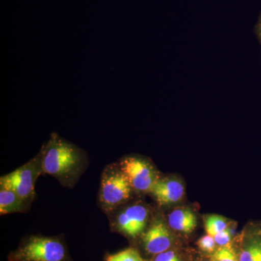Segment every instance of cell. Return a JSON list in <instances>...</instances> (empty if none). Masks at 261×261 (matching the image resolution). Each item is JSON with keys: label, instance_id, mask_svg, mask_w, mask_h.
Instances as JSON below:
<instances>
[{"label": "cell", "instance_id": "1", "mask_svg": "<svg viewBox=\"0 0 261 261\" xmlns=\"http://www.w3.org/2000/svg\"><path fill=\"white\" fill-rule=\"evenodd\" d=\"M42 172L56 178L63 186H75L87 166L83 149L53 132L42 146Z\"/></svg>", "mask_w": 261, "mask_h": 261}, {"label": "cell", "instance_id": "2", "mask_svg": "<svg viewBox=\"0 0 261 261\" xmlns=\"http://www.w3.org/2000/svg\"><path fill=\"white\" fill-rule=\"evenodd\" d=\"M134 192L118 163L108 165L105 168L98 195L99 205L105 213L111 214L128 203Z\"/></svg>", "mask_w": 261, "mask_h": 261}, {"label": "cell", "instance_id": "3", "mask_svg": "<svg viewBox=\"0 0 261 261\" xmlns=\"http://www.w3.org/2000/svg\"><path fill=\"white\" fill-rule=\"evenodd\" d=\"M42 173V155L39 152L34 159L13 172L2 176L0 188L15 192L25 202L32 205L35 198L36 181Z\"/></svg>", "mask_w": 261, "mask_h": 261}, {"label": "cell", "instance_id": "4", "mask_svg": "<svg viewBox=\"0 0 261 261\" xmlns=\"http://www.w3.org/2000/svg\"><path fill=\"white\" fill-rule=\"evenodd\" d=\"M13 257L14 261H64L67 253L59 239L33 236L20 245Z\"/></svg>", "mask_w": 261, "mask_h": 261}, {"label": "cell", "instance_id": "5", "mask_svg": "<svg viewBox=\"0 0 261 261\" xmlns=\"http://www.w3.org/2000/svg\"><path fill=\"white\" fill-rule=\"evenodd\" d=\"M125 205L109 215L111 216V227L129 238L142 236L147 228L150 217L148 207L141 202Z\"/></svg>", "mask_w": 261, "mask_h": 261}, {"label": "cell", "instance_id": "6", "mask_svg": "<svg viewBox=\"0 0 261 261\" xmlns=\"http://www.w3.org/2000/svg\"><path fill=\"white\" fill-rule=\"evenodd\" d=\"M118 164L134 191L138 193H149L160 178L154 166L142 157L126 156Z\"/></svg>", "mask_w": 261, "mask_h": 261}, {"label": "cell", "instance_id": "7", "mask_svg": "<svg viewBox=\"0 0 261 261\" xmlns=\"http://www.w3.org/2000/svg\"><path fill=\"white\" fill-rule=\"evenodd\" d=\"M141 237L144 249L150 255L167 251L173 245L172 234L161 218L154 219Z\"/></svg>", "mask_w": 261, "mask_h": 261}, {"label": "cell", "instance_id": "8", "mask_svg": "<svg viewBox=\"0 0 261 261\" xmlns=\"http://www.w3.org/2000/svg\"><path fill=\"white\" fill-rule=\"evenodd\" d=\"M149 194L159 205L168 206L179 202L185 195V187L174 178H160Z\"/></svg>", "mask_w": 261, "mask_h": 261}, {"label": "cell", "instance_id": "9", "mask_svg": "<svg viewBox=\"0 0 261 261\" xmlns=\"http://www.w3.org/2000/svg\"><path fill=\"white\" fill-rule=\"evenodd\" d=\"M197 224L195 213L187 207L176 209L168 215V226L174 231L190 233L194 231Z\"/></svg>", "mask_w": 261, "mask_h": 261}, {"label": "cell", "instance_id": "10", "mask_svg": "<svg viewBox=\"0 0 261 261\" xmlns=\"http://www.w3.org/2000/svg\"><path fill=\"white\" fill-rule=\"evenodd\" d=\"M30 204L23 200L15 192L0 188V214L25 213L30 208Z\"/></svg>", "mask_w": 261, "mask_h": 261}, {"label": "cell", "instance_id": "11", "mask_svg": "<svg viewBox=\"0 0 261 261\" xmlns=\"http://www.w3.org/2000/svg\"><path fill=\"white\" fill-rule=\"evenodd\" d=\"M239 256L240 261H261V227L248 233Z\"/></svg>", "mask_w": 261, "mask_h": 261}, {"label": "cell", "instance_id": "12", "mask_svg": "<svg viewBox=\"0 0 261 261\" xmlns=\"http://www.w3.org/2000/svg\"><path fill=\"white\" fill-rule=\"evenodd\" d=\"M205 226L207 234L214 238L217 233L227 229V223L221 216L211 215L205 217Z\"/></svg>", "mask_w": 261, "mask_h": 261}, {"label": "cell", "instance_id": "13", "mask_svg": "<svg viewBox=\"0 0 261 261\" xmlns=\"http://www.w3.org/2000/svg\"><path fill=\"white\" fill-rule=\"evenodd\" d=\"M215 261H240L239 254L233 250L231 245L219 247L214 253Z\"/></svg>", "mask_w": 261, "mask_h": 261}, {"label": "cell", "instance_id": "14", "mask_svg": "<svg viewBox=\"0 0 261 261\" xmlns=\"http://www.w3.org/2000/svg\"><path fill=\"white\" fill-rule=\"evenodd\" d=\"M107 261H143L140 253L133 248H128L108 257Z\"/></svg>", "mask_w": 261, "mask_h": 261}, {"label": "cell", "instance_id": "15", "mask_svg": "<svg viewBox=\"0 0 261 261\" xmlns=\"http://www.w3.org/2000/svg\"><path fill=\"white\" fill-rule=\"evenodd\" d=\"M197 245L202 251L213 252H214L215 248H216V244L214 238L211 235L207 234L202 237L197 241Z\"/></svg>", "mask_w": 261, "mask_h": 261}, {"label": "cell", "instance_id": "16", "mask_svg": "<svg viewBox=\"0 0 261 261\" xmlns=\"http://www.w3.org/2000/svg\"><path fill=\"white\" fill-rule=\"evenodd\" d=\"M214 238L216 245H219V247L226 246L231 242V233L228 229H226L217 233Z\"/></svg>", "mask_w": 261, "mask_h": 261}, {"label": "cell", "instance_id": "17", "mask_svg": "<svg viewBox=\"0 0 261 261\" xmlns=\"http://www.w3.org/2000/svg\"><path fill=\"white\" fill-rule=\"evenodd\" d=\"M152 261H182L176 252L172 250H167L154 255Z\"/></svg>", "mask_w": 261, "mask_h": 261}, {"label": "cell", "instance_id": "18", "mask_svg": "<svg viewBox=\"0 0 261 261\" xmlns=\"http://www.w3.org/2000/svg\"><path fill=\"white\" fill-rule=\"evenodd\" d=\"M255 36L258 42L260 43L261 46V12L257 18V23L255 24V29H254Z\"/></svg>", "mask_w": 261, "mask_h": 261}, {"label": "cell", "instance_id": "19", "mask_svg": "<svg viewBox=\"0 0 261 261\" xmlns=\"http://www.w3.org/2000/svg\"><path fill=\"white\" fill-rule=\"evenodd\" d=\"M207 261H215L214 260H207Z\"/></svg>", "mask_w": 261, "mask_h": 261}]
</instances>
